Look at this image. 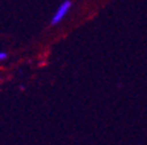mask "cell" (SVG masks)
I'll return each mask as SVG.
<instances>
[{"label": "cell", "instance_id": "cell-1", "mask_svg": "<svg viewBox=\"0 0 147 145\" xmlns=\"http://www.w3.org/2000/svg\"><path fill=\"white\" fill-rule=\"evenodd\" d=\"M71 7H72V3H71L70 0H66V1H63V3L61 4V5L57 8V11H55V13L51 17V25H57L59 24V22L63 20L66 16H67V13L70 12Z\"/></svg>", "mask_w": 147, "mask_h": 145}, {"label": "cell", "instance_id": "cell-2", "mask_svg": "<svg viewBox=\"0 0 147 145\" xmlns=\"http://www.w3.org/2000/svg\"><path fill=\"white\" fill-rule=\"evenodd\" d=\"M7 57H8V54L4 51H0V60H5Z\"/></svg>", "mask_w": 147, "mask_h": 145}]
</instances>
